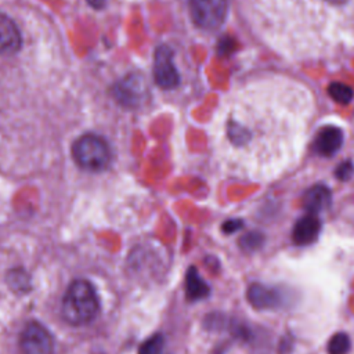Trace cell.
I'll list each match as a JSON object with an SVG mask.
<instances>
[{
	"label": "cell",
	"mask_w": 354,
	"mask_h": 354,
	"mask_svg": "<svg viewBox=\"0 0 354 354\" xmlns=\"http://www.w3.org/2000/svg\"><path fill=\"white\" fill-rule=\"evenodd\" d=\"M100 311V300L94 286L84 279L73 281L62 299V315L72 325L91 322Z\"/></svg>",
	"instance_id": "obj_1"
},
{
	"label": "cell",
	"mask_w": 354,
	"mask_h": 354,
	"mask_svg": "<svg viewBox=\"0 0 354 354\" xmlns=\"http://www.w3.org/2000/svg\"><path fill=\"white\" fill-rule=\"evenodd\" d=\"M72 155L82 169L90 171L104 170L111 162V149L106 141L102 137L90 133L83 134L75 141Z\"/></svg>",
	"instance_id": "obj_2"
},
{
	"label": "cell",
	"mask_w": 354,
	"mask_h": 354,
	"mask_svg": "<svg viewBox=\"0 0 354 354\" xmlns=\"http://www.w3.org/2000/svg\"><path fill=\"white\" fill-rule=\"evenodd\" d=\"M189 14L196 26L205 30L217 29L227 15V0H188Z\"/></svg>",
	"instance_id": "obj_3"
},
{
	"label": "cell",
	"mask_w": 354,
	"mask_h": 354,
	"mask_svg": "<svg viewBox=\"0 0 354 354\" xmlns=\"http://www.w3.org/2000/svg\"><path fill=\"white\" fill-rule=\"evenodd\" d=\"M19 347L22 354H54L51 333L39 322H29L21 332Z\"/></svg>",
	"instance_id": "obj_4"
},
{
	"label": "cell",
	"mask_w": 354,
	"mask_h": 354,
	"mask_svg": "<svg viewBox=\"0 0 354 354\" xmlns=\"http://www.w3.org/2000/svg\"><path fill=\"white\" fill-rule=\"evenodd\" d=\"M153 80L155 83L165 88H174L178 82V72L173 64V54L171 50L162 44L155 50V55H153Z\"/></svg>",
	"instance_id": "obj_5"
},
{
	"label": "cell",
	"mask_w": 354,
	"mask_h": 354,
	"mask_svg": "<svg viewBox=\"0 0 354 354\" xmlns=\"http://www.w3.org/2000/svg\"><path fill=\"white\" fill-rule=\"evenodd\" d=\"M246 297L256 310H277L286 303L282 289L263 283H252L248 288Z\"/></svg>",
	"instance_id": "obj_6"
},
{
	"label": "cell",
	"mask_w": 354,
	"mask_h": 354,
	"mask_svg": "<svg viewBox=\"0 0 354 354\" xmlns=\"http://www.w3.org/2000/svg\"><path fill=\"white\" fill-rule=\"evenodd\" d=\"M22 37L17 24L6 14L0 12V55H12L19 51Z\"/></svg>",
	"instance_id": "obj_7"
},
{
	"label": "cell",
	"mask_w": 354,
	"mask_h": 354,
	"mask_svg": "<svg viewBox=\"0 0 354 354\" xmlns=\"http://www.w3.org/2000/svg\"><path fill=\"white\" fill-rule=\"evenodd\" d=\"M343 144V131L336 126L322 127L314 140V149L322 156L335 155Z\"/></svg>",
	"instance_id": "obj_8"
},
{
	"label": "cell",
	"mask_w": 354,
	"mask_h": 354,
	"mask_svg": "<svg viewBox=\"0 0 354 354\" xmlns=\"http://www.w3.org/2000/svg\"><path fill=\"white\" fill-rule=\"evenodd\" d=\"M321 231V221L317 214H306L300 217L292 231V239L296 245H310L317 241Z\"/></svg>",
	"instance_id": "obj_9"
},
{
	"label": "cell",
	"mask_w": 354,
	"mask_h": 354,
	"mask_svg": "<svg viewBox=\"0 0 354 354\" xmlns=\"http://www.w3.org/2000/svg\"><path fill=\"white\" fill-rule=\"evenodd\" d=\"M330 189L324 184H315L310 187L308 189H306L303 195V206L311 214H317L322 210H326L330 206Z\"/></svg>",
	"instance_id": "obj_10"
},
{
	"label": "cell",
	"mask_w": 354,
	"mask_h": 354,
	"mask_svg": "<svg viewBox=\"0 0 354 354\" xmlns=\"http://www.w3.org/2000/svg\"><path fill=\"white\" fill-rule=\"evenodd\" d=\"M142 84L141 80L137 77H127L122 80L116 87H115V95L119 102L123 105H136L138 100L141 98L142 93Z\"/></svg>",
	"instance_id": "obj_11"
},
{
	"label": "cell",
	"mask_w": 354,
	"mask_h": 354,
	"mask_svg": "<svg viewBox=\"0 0 354 354\" xmlns=\"http://www.w3.org/2000/svg\"><path fill=\"white\" fill-rule=\"evenodd\" d=\"M210 293V286L199 275L195 267H189L185 275V295L188 300L196 301L207 297Z\"/></svg>",
	"instance_id": "obj_12"
},
{
	"label": "cell",
	"mask_w": 354,
	"mask_h": 354,
	"mask_svg": "<svg viewBox=\"0 0 354 354\" xmlns=\"http://www.w3.org/2000/svg\"><path fill=\"white\" fill-rule=\"evenodd\" d=\"M328 94L332 100H335L339 104H348L353 97H354V91L350 86L340 83V82H335L330 83L328 86Z\"/></svg>",
	"instance_id": "obj_13"
},
{
	"label": "cell",
	"mask_w": 354,
	"mask_h": 354,
	"mask_svg": "<svg viewBox=\"0 0 354 354\" xmlns=\"http://www.w3.org/2000/svg\"><path fill=\"white\" fill-rule=\"evenodd\" d=\"M328 354H348L351 348V342L348 335L343 332L335 333L328 342Z\"/></svg>",
	"instance_id": "obj_14"
},
{
	"label": "cell",
	"mask_w": 354,
	"mask_h": 354,
	"mask_svg": "<svg viewBox=\"0 0 354 354\" xmlns=\"http://www.w3.org/2000/svg\"><path fill=\"white\" fill-rule=\"evenodd\" d=\"M165 347V337L160 333H156L147 339L138 350V354H162Z\"/></svg>",
	"instance_id": "obj_15"
},
{
	"label": "cell",
	"mask_w": 354,
	"mask_h": 354,
	"mask_svg": "<svg viewBox=\"0 0 354 354\" xmlns=\"http://www.w3.org/2000/svg\"><path fill=\"white\" fill-rule=\"evenodd\" d=\"M264 243V236L263 234L257 232V231H252V232H248L245 234L241 239H239V246L243 249V250H248V252H254V250H259Z\"/></svg>",
	"instance_id": "obj_16"
},
{
	"label": "cell",
	"mask_w": 354,
	"mask_h": 354,
	"mask_svg": "<svg viewBox=\"0 0 354 354\" xmlns=\"http://www.w3.org/2000/svg\"><path fill=\"white\" fill-rule=\"evenodd\" d=\"M354 173V165L351 160H346V162H342L336 170H335V176L336 178H339L340 181H346L348 178H351Z\"/></svg>",
	"instance_id": "obj_17"
},
{
	"label": "cell",
	"mask_w": 354,
	"mask_h": 354,
	"mask_svg": "<svg viewBox=\"0 0 354 354\" xmlns=\"http://www.w3.org/2000/svg\"><path fill=\"white\" fill-rule=\"evenodd\" d=\"M242 227H243V221H242V220H239V218H230V220H227V221L223 223L221 230H223V232H225V234H232V232L238 231V230L242 228Z\"/></svg>",
	"instance_id": "obj_18"
},
{
	"label": "cell",
	"mask_w": 354,
	"mask_h": 354,
	"mask_svg": "<svg viewBox=\"0 0 354 354\" xmlns=\"http://www.w3.org/2000/svg\"><path fill=\"white\" fill-rule=\"evenodd\" d=\"M87 3L94 8H102L105 6V0H87Z\"/></svg>",
	"instance_id": "obj_19"
},
{
	"label": "cell",
	"mask_w": 354,
	"mask_h": 354,
	"mask_svg": "<svg viewBox=\"0 0 354 354\" xmlns=\"http://www.w3.org/2000/svg\"><path fill=\"white\" fill-rule=\"evenodd\" d=\"M325 1L332 6H340V4H344L347 0H325Z\"/></svg>",
	"instance_id": "obj_20"
}]
</instances>
